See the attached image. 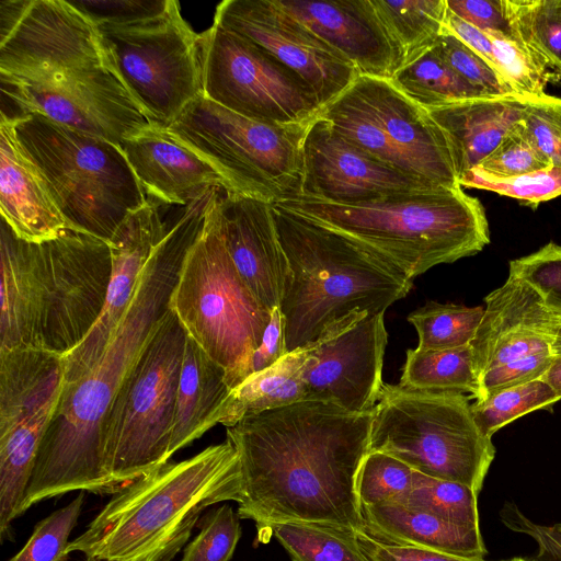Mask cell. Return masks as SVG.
<instances>
[{
    "mask_svg": "<svg viewBox=\"0 0 561 561\" xmlns=\"http://www.w3.org/2000/svg\"><path fill=\"white\" fill-rule=\"evenodd\" d=\"M484 312L470 343L478 378L486 370L495 347L525 331L552 337L560 320L545 306L539 294L525 280L508 274L505 283L484 299Z\"/></svg>",
    "mask_w": 561,
    "mask_h": 561,
    "instance_id": "obj_28",
    "label": "cell"
},
{
    "mask_svg": "<svg viewBox=\"0 0 561 561\" xmlns=\"http://www.w3.org/2000/svg\"><path fill=\"white\" fill-rule=\"evenodd\" d=\"M510 274L529 284L561 322V245L549 242L529 255L511 261Z\"/></svg>",
    "mask_w": 561,
    "mask_h": 561,
    "instance_id": "obj_47",
    "label": "cell"
},
{
    "mask_svg": "<svg viewBox=\"0 0 561 561\" xmlns=\"http://www.w3.org/2000/svg\"><path fill=\"white\" fill-rule=\"evenodd\" d=\"M230 392L224 368L187 335L178 386L170 458L214 426L213 417Z\"/></svg>",
    "mask_w": 561,
    "mask_h": 561,
    "instance_id": "obj_29",
    "label": "cell"
},
{
    "mask_svg": "<svg viewBox=\"0 0 561 561\" xmlns=\"http://www.w3.org/2000/svg\"><path fill=\"white\" fill-rule=\"evenodd\" d=\"M274 536L293 561H370L357 536L342 529L302 523L273 524L257 535L260 541Z\"/></svg>",
    "mask_w": 561,
    "mask_h": 561,
    "instance_id": "obj_35",
    "label": "cell"
},
{
    "mask_svg": "<svg viewBox=\"0 0 561 561\" xmlns=\"http://www.w3.org/2000/svg\"><path fill=\"white\" fill-rule=\"evenodd\" d=\"M286 354L282 314L279 307H276L272 310L262 341L253 353L250 376L273 366Z\"/></svg>",
    "mask_w": 561,
    "mask_h": 561,
    "instance_id": "obj_54",
    "label": "cell"
},
{
    "mask_svg": "<svg viewBox=\"0 0 561 561\" xmlns=\"http://www.w3.org/2000/svg\"><path fill=\"white\" fill-rule=\"evenodd\" d=\"M146 194L184 207L215 190L229 192L220 173L169 128L152 124L121 144Z\"/></svg>",
    "mask_w": 561,
    "mask_h": 561,
    "instance_id": "obj_21",
    "label": "cell"
},
{
    "mask_svg": "<svg viewBox=\"0 0 561 561\" xmlns=\"http://www.w3.org/2000/svg\"><path fill=\"white\" fill-rule=\"evenodd\" d=\"M96 26L124 84L153 124L168 128L203 95L201 34L178 1L144 21Z\"/></svg>",
    "mask_w": 561,
    "mask_h": 561,
    "instance_id": "obj_13",
    "label": "cell"
},
{
    "mask_svg": "<svg viewBox=\"0 0 561 561\" xmlns=\"http://www.w3.org/2000/svg\"><path fill=\"white\" fill-rule=\"evenodd\" d=\"M57 405L0 431V538H11V523L33 473L43 437Z\"/></svg>",
    "mask_w": 561,
    "mask_h": 561,
    "instance_id": "obj_30",
    "label": "cell"
},
{
    "mask_svg": "<svg viewBox=\"0 0 561 561\" xmlns=\"http://www.w3.org/2000/svg\"><path fill=\"white\" fill-rule=\"evenodd\" d=\"M362 513L366 533L385 543L477 559L488 552L480 527L458 525L396 503L363 506Z\"/></svg>",
    "mask_w": 561,
    "mask_h": 561,
    "instance_id": "obj_27",
    "label": "cell"
},
{
    "mask_svg": "<svg viewBox=\"0 0 561 561\" xmlns=\"http://www.w3.org/2000/svg\"><path fill=\"white\" fill-rule=\"evenodd\" d=\"M369 451L393 456L420 473L477 494L495 456L466 394L383 383L371 413Z\"/></svg>",
    "mask_w": 561,
    "mask_h": 561,
    "instance_id": "obj_9",
    "label": "cell"
},
{
    "mask_svg": "<svg viewBox=\"0 0 561 561\" xmlns=\"http://www.w3.org/2000/svg\"><path fill=\"white\" fill-rule=\"evenodd\" d=\"M549 167L550 161L535 146L520 122L476 168L490 176L506 179Z\"/></svg>",
    "mask_w": 561,
    "mask_h": 561,
    "instance_id": "obj_46",
    "label": "cell"
},
{
    "mask_svg": "<svg viewBox=\"0 0 561 561\" xmlns=\"http://www.w3.org/2000/svg\"><path fill=\"white\" fill-rule=\"evenodd\" d=\"M318 117L398 171L437 187L460 186L443 130L388 78L359 76Z\"/></svg>",
    "mask_w": 561,
    "mask_h": 561,
    "instance_id": "obj_12",
    "label": "cell"
},
{
    "mask_svg": "<svg viewBox=\"0 0 561 561\" xmlns=\"http://www.w3.org/2000/svg\"><path fill=\"white\" fill-rule=\"evenodd\" d=\"M111 275L105 240L66 229L38 243L41 350L65 357L85 340L104 309Z\"/></svg>",
    "mask_w": 561,
    "mask_h": 561,
    "instance_id": "obj_15",
    "label": "cell"
},
{
    "mask_svg": "<svg viewBox=\"0 0 561 561\" xmlns=\"http://www.w3.org/2000/svg\"><path fill=\"white\" fill-rule=\"evenodd\" d=\"M304 350L287 353L273 366L252 374L231 390L213 417V425L231 427L244 417L305 400Z\"/></svg>",
    "mask_w": 561,
    "mask_h": 561,
    "instance_id": "obj_31",
    "label": "cell"
},
{
    "mask_svg": "<svg viewBox=\"0 0 561 561\" xmlns=\"http://www.w3.org/2000/svg\"><path fill=\"white\" fill-rule=\"evenodd\" d=\"M210 195L184 207L146 265L134 297L103 354L80 379L65 383L19 508L72 491L115 494L103 431L115 397L170 308L185 254L204 222Z\"/></svg>",
    "mask_w": 561,
    "mask_h": 561,
    "instance_id": "obj_3",
    "label": "cell"
},
{
    "mask_svg": "<svg viewBox=\"0 0 561 561\" xmlns=\"http://www.w3.org/2000/svg\"><path fill=\"white\" fill-rule=\"evenodd\" d=\"M0 82L10 118L41 114L118 146L153 124L98 26L70 1L0 2Z\"/></svg>",
    "mask_w": 561,
    "mask_h": 561,
    "instance_id": "obj_2",
    "label": "cell"
},
{
    "mask_svg": "<svg viewBox=\"0 0 561 561\" xmlns=\"http://www.w3.org/2000/svg\"><path fill=\"white\" fill-rule=\"evenodd\" d=\"M553 360L552 354L533 355L486 369L479 378L476 400L506 388L542 379Z\"/></svg>",
    "mask_w": 561,
    "mask_h": 561,
    "instance_id": "obj_50",
    "label": "cell"
},
{
    "mask_svg": "<svg viewBox=\"0 0 561 561\" xmlns=\"http://www.w3.org/2000/svg\"><path fill=\"white\" fill-rule=\"evenodd\" d=\"M241 500L239 454L226 439L125 485L66 550L101 561H171L205 508Z\"/></svg>",
    "mask_w": 561,
    "mask_h": 561,
    "instance_id": "obj_4",
    "label": "cell"
},
{
    "mask_svg": "<svg viewBox=\"0 0 561 561\" xmlns=\"http://www.w3.org/2000/svg\"><path fill=\"white\" fill-rule=\"evenodd\" d=\"M399 385L476 398L479 378L470 344L448 350H409Z\"/></svg>",
    "mask_w": 561,
    "mask_h": 561,
    "instance_id": "obj_33",
    "label": "cell"
},
{
    "mask_svg": "<svg viewBox=\"0 0 561 561\" xmlns=\"http://www.w3.org/2000/svg\"><path fill=\"white\" fill-rule=\"evenodd\" d=\"M534 100L516 94L481 96L425 108L450 147L458 182L519 124Z\"/></svg>",
    "mask_w": 561,
    "mask_h": 561,
    "instance_id": "obj_24",
    "label": "cell"
},
{
    "mask_svg": "<svg viewBox=\"0 0 561 561\" xmlns=\"http://www.w3.org/2000/svg\"><path fill=\"white\" fill-rule=\"evenodd\" d=\"M513 34L561 73V0H504Z\"/></svg>",
    "mask_w": 561,
    "mask_h": 561,
    "instance_id": "obj_36",
    "label": "cell"
},
{
    "mask_svg": "<svg viewBox=\"0 0 561 561\" xmlns=\"http://www.w3.org/2000/svg\"><path fill=\"white\" fill-rule=\"evenodd\" d=\"M187 333L169 308L119 388L107 413L104 460L125 485L168 462Z\"/></svg>",
    "mask_w": 561,
    "mask_h": 561,
    "instance_id": "obj_10",
    "label": "cell"
},
{
    "mask_svg": "<svg viewBox=\"0 0 561 561\" xmlns=\"http://www.w3.org/2000/svg\"><path fill=\"white\" fill-rule=\"evenodd\" d=\"M460 186L488 190L517 198L531 207L561 195V168L549 167L535 172L499 179L473 168L459 179Z\"/></svg>",
    "mask_w": 561,
    "mask_h": 561,
    "instance_id": "obj_43",
    "label": "cell"
},
{
    "mask_svg": "<svg viewBox=\"0 0 561 561\" xmlns=\"http://www.w3.org/2000/svg\"><path fill=\"white\" fill-rule=\"evenodd\" d=\"M387 341L383 314H360L301 348L305 400L332 403L351 413L371 412L383 385Z\"/></svg>",
    "mask_w": 561,
    "mask_h": 561,
    "instance_id": "obj_17",
    "label": "cell"
},
{
    "mask_svg": "<svg viewBox=\"0 0 561 561\" xmlns=\"http://www.w3.org/2000/svg\"><path fill=\"white\" fill-rule=\"evenodd\" d=\"M477 497L478 494L463 484L414 471L411 490L396 504L458 525L479 527Z\"/></svg>",
    "mask_w": 561,
    "mask_h": 561,
    "instance_id": "obj_38",
    "label": "cell"
},
{
    "mask_svg": "<svg viewBox=\"0 0 561 561\" xmlns=\"http://www.w3.org/2000/svg\"><path fill=\"white\" fill-rule=\"evenodd\" d=\"M0 211L21 239L43 243L70 229L39 172L21 147L14 121L0 118Z\"/></svg>",
    "mask_w": 561,
    "mask_h": 561,
    "instance_id": "obj_23",
    "label": "cell"
},
{
    "mask_svg": "<svg viewBox=\"0 0 561 561\" xmlns=\"http://www.w3.org/2000/svg\"><path fill=\"white\" fill-rule=\"evenodd\" d=\"M551 351L553 356L561 355V322L557 324L552 333Z\"/></svg>",
    "mask_w": 561,
    "mask_h": 561,
    "instance_id": "obj_56",
    "label": "cell"
},
{
    "mask_svg": "<svg viewBox=\"0 0 561 561\" xmlns=\"http://www.w3.org/2000/svg\"><path fill=\"white\" fill-rule=\"evenodd\" d=\"M522 125L551 165L561 168V98L548 94L534 100Z\"/></svg>",
    "mask_w": 561,
    "mask_h": 561,
    "instance_id": "obj_48",
    "label": "cell"
},
{
    "mask_svg": "<svg viewBox=\"0 0 561 561\" xmlns=\"http://www.w3.org/2000/svg\"><path fill=\"white\" fill-rule=\"evenodd\" d=\"M435 47L443 60L462 80L483 95L515 94L502 77L480 55L446 28H444Z\"/></svg>",
    "mask_w": 561,
    "mask_h": 561,
    "instance_id": "obj_45",
    "label": "cell"
},
{
    "mask_svg": "<svg viewBox=\"0 0 561 561\" xmlns=\"http://www.w3.org/2000/svg\"><path fill=\"white\" fill-rule=\"evenodd\" d=\"M414 470L385 453L369 451L357 478V495L363 506L399 503L411 490Z\"/></svg>",
    "mask_w": 561,
    "mask_h": 561,
    "instance_id": "obj_41",
    "label": "cell"
},
{
    "mask_svg": "<svg viewBox=\"0 0 561 561\" xmlns=\"http://www.w3.org/2000/svg\"><path fill=\"white\" fill-rule=\"evenodd\" d=\"M203 95L252 121L308 125L321 107L291 70L218 24L201 33Z\"/></svg>",
    "mask_w": 561,
    "mask_h": 561,
    "instance_id": "obj_14",
    "label": "cell"
},
{
    "mask_svg": "<svg viewBox=\"0 0 561 561\" xmlns=\"http://www.w3.org/2000/svg\"><path fill=\"white\" fill-rule=\"evenodd\" d=\"M239 518L229 504L209 511L180 561H229L241 536Z\"/></svg>",
    "mask_w": 561,
    "mask_h": 561,
    "instance_id": "obj_44",
    "label": "cell"
},
{
    "mask_svg": "<svg viewBox=\"0 0 561 561\" xmlns=\"http://www.w3.org/2000/svg\"><path fill=\"white\" fill-rule=\"evenodd\" d=\"M310 31L346 56L360 76L390 79L396 53L369 0H278Z\"/></svg>",
    "mask_w": 561,
    "mask_h": 561,
    "instance_id": "obj_22",
    "label": "cell"
},
{
    "mask_svg": "<svg viewBox=\"0 0 561 561\" xmlns=\"http://www.w3.org/2000/svg\"><path fill=\"white\" fill-rule=\"evenodd\" d=\"M0 350L39 348L37 247L1 219Z\"/></svg>",
    "mask_w": 561,
    "mask_h": 561,
    "instance_id": "obj_25",
    "label": "cell"
},
{
    "mask_svg": "<svg viewBox=\"0 0 561 561\" xmlns=\"http://www.w3.org/2000/svg\"><path fill=\"white\" fill-rule=\"evenodd\" d=\"M371 413L304 400L226 427L241 465L239 517L253 520L257 535L280 523L366 531L357 478Z\"/></svg>",
    "mask_w": 561,
    "mask_h": 561,
    "instance_id": "obj_1",
    "label": "cell"
},
{
    "mask_svg": "<svg viewBox=\"0 0 561 561\" xmlns=\"http://www.w3.org/2000/svg\"><path fill=\"white\" fill-rule=\"evenodd\" d=\"M356 536L363 552L370 561H486L484 559L454 556L437 550L385 543L366 531L358 533Z\"/></svg>",
    "mask_w": 561,
    "mask_h": 561,
    "instance_id": "obj_53",
    "label": "cell"
},
{
    "mask_svg": "<svg viewBox=\"0 0 561 561\" xmlns=\"http://www.w3.org/2000/svg\"><path fill=\"white\" fill-rule=\"evenodd\" d=\"M485 34L492 43L497 73L511 90L526 99L546 98L551 78L549 67L515 35Z\"/></svg>",
    "mask_w": 561,
    "mask_h": 561,
    "instance_id": "obj_40",
    "label": "cell"
},
{
    "mask_svg": "<svg viewBox=\"0 0 561 561\" xmlns=\"http://www.w3.org/2000/svg\"><path fill=\"white\" fill-rule=\"evenodd\" d=\"M447 7L455 15L483 33L514 35L504 0H447Z\"/></svg>",
    "mask_w": 561,
    "mask_h": 561,
    "instance_id": "obj_52",
    "label": "cell"
},
{
    "mask_svg": "<svg viewBox=\"0 0 561 561\" xmlns=\"http://www.w3.org/2000/svg\"><path fill=\"white\" fill-rule=\"evenodd\" d=\"M218 225L241 278L270 311L279 307L288 273L271 204L220 191Z\"/></svg>",
    "mask_w": 561,
    "mask_h": 561,
    "instance_id": "obj_20",
    "label": "cell"
},
{
    "mask_svg": "<svg viewBox=\"0 0 561 561\" xmlns=\"http://www.w3.org/2000/svg\"><path fill=\"white\" fill-rule=\"evenodd\" d=\"M542 379L554 389L561 399V355L553 356L552 364Z\"/></svg>",
    "mask_w": 561,
    "mask_h": 561,
    "instance_id": "obj_55",
    "label": "cell"
},
{
    "mask_svg": "<svg viewBox=\"0 0 561 561\" xmlns=\"http://www.w3.org/2000/svg\"><path fill=\"white\" fill-rule=\"evenodd\" d=\"M511 561H534V560L516 557V558L511 559Z\"/></svg>",
    "mask_w": 561,
    "mask_h": 561,
    "instance_id": "obj_57",
    "label": "cell"
},
{
    "mask_svg": "<svg viewBox=\"0 0 561 561\" xmlns=\"http://www.w3.org/2000/svg\"><path fill=\"white\" fill-rule=\"evenodd\" d=\"M484 307L428 301L412 311L408 321L416 329L419 350H448L469 345Z\"/></svg>",
    "mask_w": 561,
    "mask_h": 561,
    "instance_id": "obj_37",
    "label": "cell"
},
{
    "mask_svg": "<svg viewBox=\"0 0 561 561\" xmlns=\"http://www.w3.org/2000/svg\"><path fill=\"white\" fill-rule=\"evenodd\" d=\"M271 205L360 243L412 279L436 265L474 255L490 243L484 208L461 186L355 204L298 193Z\"/></svg>",
    "mask_w": 561,
    "mask_h": 561,
    "instance_id": "obj_6",
    "label": "cell"
},
{
    "mask_svg": "<svg viewBox=\"0 0 561 561\" xmlns=\"http://www.w3.org/2000/svg\"><path fill=\"white\" fill-rule=\"evenodd\" d=\"M500 519L511 530L527 535L537 542L538 552L534 561H561V524H536L512 502L503 505Z\"/></svg>",
    "mask_w": 561,
    "mask_h": 561,
    "instance_id": "obj_51",
    "label": "cell"
},
{
    "mask_svg": "<svg viewBox=\"0 0 561 561\" xmlns=\"http://www.w3.org/2000/svg\"><path fill=\"white\" fill-rule=\"evenodd\" d=\"M12 119L21 147L70 229L110 242L148 201L117 144L41 114Z\"/></svg>",
    "mask_w": 561,
    "mask_h": 561,
    "instance_id": "obj_7",
    "label": "cell"
},
{
    "mask_svg": "<svg viewBox=\"0 0 561 561\" xmlns=\"http://www.w3.org/2000/svg\"><path fill=\"white\" fill-rule=\"evenodd\" d=\"M435 187L346 141L318 116L307 129L301 194L355 204Z\"/></svg>",
    "mask_w": 561,
    "mask_h": 561,
    "instance_id": "obj_18",
    "label": "cell"
},
{
    "mask_svg": "<svg viewBox=\"0 0 561 561\" xmlns=\"http://www.w3.org/2000/svg\"><path fill=\"white\" fill-rule=\"evenodd\" d=\"M85 561H101V560H98V559H94V558H87Z\"/></svg>",
    "mask_w": 561,
    "mask_h": 561,
    "instance_id": "obj_58",
    "label": "cell"
},
{
    "mask_svg": "<svg viewBox=\"0 0 561 561\" xmlns=\"http://www.w3.org/2000/svg\"><path fill=\"white\" fill-rule=\"evenodd\" d=\"M220 191L209 197L201 231L183 260L170 309L187 335L226 371L234 389L249 376L271 312L241 278L224 243L216 210Z\"/></svg>",
    "mask_w": 561,
    "mask_h": 561,
    "instance_id": "obj_8",
    "label": "cell"
},
{
    "mask_svg": "<svg viewBox=\"0 0 561 561\" xmlns=\"http://www.w3.org/2000/svg\"><path fill=\"white\" fill-rule=\"evenodd\" d=\"M308 125H270L201 95L168 127L205 158L229 192L274 204L299 193Z\"/></svg>",
    "mask_w": 561,
    "mask_h": 561,
    "instance_id": "obj_11",
    "label": "cell"
},
{
    "mask_svg": "<svg viewBox=\"0 0 561 561\" xmlns=\"http://www.w3.org/2000/svg\"><path fill=\"white\" fill-rule=\"evenodd\" d=\"M214 23L255 44L298 76L320 107L340 96L360 76L341 51L287 12L278 0H225Z\"/></svg>",
    "mask_w": 561,
    "mask_h": 561,
    "instance_id": "obj_16",
    "label": "cell"
},
{
    "mask_svg": "<svg viewBox=\"0 0 561 561\" xmlns=\"http://www.w3.org/2000/svg\"><path fill=\"white\" fill-rule=\"evenodd\" d=\"M369 1L396 53L397 70L433 48L444 32L447 0Z\"/></svg>",
    "mask_w": 561,
    "mask_h": 561,
    "instance_id": "obj_32",
    "label": "cell"
},
{
    "mask_svg": "<svg viewBox=\"0 0 561 561\" xmlns=\"http://www.w3.org/2000/svg\"><path fill=\"white\" fill-rule=\"evenodd\" d=\"M83 499L81 491L69 504L39 520L24 547L7 561H66L69 537L78 523Z\"/></svg>",
    "mask_w": 561,
    "mask_h": 561,
    "instance_id": "obj_42",
    "label": "cell"
},
{
    "mask_svg": "<svg viewBox=\"0 0 561 561\" xmlns=\"http://www.w3.org/2000/svg\"><path fill=\"white\" fill-rule=\"evenodd\" d=\"M271 206L288 264L279 304L287 353L311 345L352 317L385 314L410 293L413 279L383 256Z\"/></svg>",
    "mask_w": 561,
    "mask_h": 561,
    "instance_id": "obj_5",
    "label": "cell"
},
{
    "mask_svg": "<svg viewBox=\"0 0 561 561\" xmlns=\"http://www.w3.org/2000/svg\"><path fill=\"white\" fill-rule=\"evenodd\" d=\"M169 229L159 203L149 199L118 227L108 242L112 275L104 309L85 340L64 357L65 383L80 379L101 357L134 297L146 265Z\"/></svg>",
    "mask_w": 561,
    "mask_h": 561,
    "instance_id": "obj_19",
    "label": "cell"
},
{
    "mask_svg": "<svg viewBox=\"0 0 561 561\" xmlns=\"http://www.w3.org/2000/svg\"><path fill=\"white\" fill-rule=\"evenodd\" d=\"M559 400L560 397L547 381L537 379L476 400L471 408L481 432L492 438L496 431L514 420L529 412L546 409Z\"/></svg>",
    "mask_w": 561,
    "mask_h": 561,
    "instance_id": "obj_39",
    "label": "cell"
},
{
    "mask_svg": "<svg viewBox=\"0 0 561 561\" xmlns=\"http://www.w3.org/2000/svg\"><path fill=\"white\" fill-rule=\"evenodd\" d=\"M172 0H76L70 3L95 25L129 24L163 13Z\"/></svg>",
    "mask_w": 561,
    "mask_h": 561,
    "instance_id": "obj_49",
    "label": "cell"
},
{
    "mask_svg": "<svg viewBox=\"0 0 561 561\" xmlns=\"http://www.w3.org/2000/svg\"><path fill=\"white\" fill-rule=\"evenodd\" d=\"M64 357L41 348L0 350V431L58 405Z\"/></svg>",
    "mask_w": 561,
    "mask_h": 561,
    "instance_id": "obj_26",
    "label": "cell"
},
{
    "mask_svg": "<svg viewBox=\"0 0 561 561\" xmlns=\"http://www.w3.org/2000/svg\"><path fill=\"white\" fill-rule=\"evenodd\" d=\"M390 81L423 108L485 96L462 80L443 60L435 46L413 62L397 70Z\"/></svg>",
    "mask_w": 561,
    "mask_h": 561,
    "instance_id": "obj_34",
    "label": "cell"
}]
</instances>
